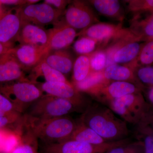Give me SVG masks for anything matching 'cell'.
Listing matches in <instances>:
<instances>
[{
  "instance_id": "cell-30",
  "label": "cell",
  "mask_w": 153,
  "mask_h": 153,
  "mask_svg": "<svg viewBox=\"0 0 153 153\" xmlns=\"http://www.w3.org/2000/svg\"><path fill=\"white\" fill-rule=\"evenodd\" d=\"M127 13L132 14L153 10V0L123 1Z\"/></svg>"
},
{
  "instance_id": "cell-32",
  "label": "cell",
  "mask_w": 153,
  "mask_h": 153,
  "mask_svg": "<svg viewBox=\"0 0 153 153\" xmlns=\"http://www.w3.org/2000/svg\"><path fill=\"white\" fill-rule=\"evenodd\" d=\"M144 149L143 143H129L127 144L114 148L106 153H141Z\"/></svg>"
},
{
  "instance_id": "cell-33",
  "label": "cell",
  "mask_w": 153,
  "mask_h": 153,
  "mask_svg": "<svg viewBox=\"0 0 153 153\" xmlns=\"http://www.w3.org/2000/svg\"><path fill=\"white\" fill-rule=\"evenodd\" d=\"M139 131L143 135L145 153H153V139L147 128L143 126H139Z\"/></svg>"
},
{
  "instance_id": "cell-17",
  "label": "cell",
  "mask_w": 153,
  "mask_h": 153,
  "mask_svg": "<svg viewBox=\"0 0 153 153\" xmlns=\"http://www.w3.org/2000/svg\"><path fill=\"white\" fill-rule=\"evenodd\" d=\"M133 14L129 29L142 42L153 40V10Z\"/></svg>"
},
{
  "instance_id": "cell-31",
  "label": "cell",
  "mask_w": 153,
  "mask_h": 153,
  "mask_svg": "<svg viewBox=\"0 0 153 153\" xmlns=\"http://www.w3.org/2000/svg\"><path fill=\"white\" fill-rule=\"evenodd\" d=\"M88 55L90 59L91 71H103L106 66L107 55L102 49H98Z\"/></svg>"
},
{
  "instance_id": "cell-20",
  "label": "cell",
  "mask_w": 153,
  "mask_h": 153,
  "mask_svg": "<svg viewBox=\"0 0 153 153\" xmlns=\"http://www.w3.org/2000/svg\"><path fill=\"white\" fill-rule=\"evenodd\" d=\"M111 82L105 77L103 71H91L88 76L83 80L71 83L79 92L87 93L91 96Z\"/></svg>"
},
{
  "instance_id": "cell-14",
  "label": "cell",
  "mask_w": 153,
  "mask_h": 153,
  "mask_svg": "<svg viewBox=\"0 0 153 153\" xmlns=\"http://www.w3.org/2000/svg\"><path fill=\"white\" fill-rule=\"evenodd\" d=\"M123 28L122 23L117 25L106 23H97L77 33V36H85L97 41L99 49H103L119 31Z\"/></svg>"
},
{
  "instance_id": "cell-16",
  "label": "cell",
  "mask_w": 153,
  "mask_h": 153,
  "mask_svg": "<svg viewBox=\"0 0 153 153\" xmlns=\"http://www.w3.org/2000/svg\"><path fill=\"white\" fill-rule=\"evenodd\" d=\"M9 51L0 57V84L29 81L25 77V70Z\"/></svg>"
},
{
  "instance_id": "cell-3",
  "label": "cell",
  "mask_w": 153,
  "mask_h": 153,
  "mask_svg": "<svg viewBox=\"0 0 153 153\" xmlns=\"http://www.w3.org/2000/svg\"><path fill=\"white\" fill-rule=\"evenodd\" d=\"M142 93L124 96L114 100L106 105L126 122L139 124L150 107Z\"/></svg>"
},
{
  "instance_id": "cell-43",
  "label": "cell",
  "mask_w": 153,
  "mask_h": 153,
  "mask_svg": "<svg viewBox=\"0 0 153 153\" xmlns=\"http://www.w3.org/2000/svg\"><path fill=\"white\" fill-rule=\"evenodd\" d=\"M6 130V129L5 128L1 129H0V143H1V142L2 140L3 137H4Z\"/></svg>"
},
{
  "instance_id": "cell-46",
  "label": "cell",
  "mask_w": 153,
  "mask_h": 153,
  "mask_svg": "<svg viewBox=\"0 0 153 153\" xmlns=\"http://www.w3.org/2000/svg\"><path fill=\"white\" fill-rule=\"evenodd\" d=\"M2 5L1 4V3H0V16H1L3 10H4L2 9Z\"/></svg>"
},
{
  "instance_id": "cell-12",
  "label": "cell",
  "mask_w": 153,
  "mask_h": 153,
  "mask_svg": "<svg viewBox=\"0 0 153 153\" xmlns=\"http://www.w3.org/2000/svg\"><path fill=\"white\" fill-rule=\"evenodd\" d=\"M9 51L24 70L33 69L47 55L45 49L29 44H20Z\"/></svg>"
},
{
  "instance_id": "cell-7",
  "label": "cell",
  "mask_w": 153,
  "mask_h": 153,
  "mask_svg": "<svg viewBox=\"0 0 153 153\" xmlns=\"http://www.w3.org/2000/svg\"><path fill=\"white\" fill-rule=\"evenodd\" d=\"M20 16L24 22L42 27L57 24L64 12L56 10L45 3L26 4L17 7Z\"/></svg>"
},
{
  "instance_id": "cell-28",
  "label": "cell",
  "mask_w": 153,
  "mask_h": 153,
  "mask_svg": "<svg viewBox=\"0 0 153 153\" xmlns=\"http://www.w3.org/2000/svg\"><path fill=\"white\" fill-rule=\"evenodd\" d=\"M21 141V137L17 133L6 129L0 143V153H11Z\"/></svg>"
},
{
  "instance_id": "cell-41",
  "label": "cell",
  "mask_w": 153,
  "mask_h": 153,
  "mask_svg": "<svg viewBox=\"0 0 153 153\" xmlns=\"http://www.w3.org/2000/svg\"><path fill=\"white\" fill-rule=\"evenodd\" d=\"M13 47V44H5L0 42V57Z\"/></svg>"
},
{
  "instance_id": "cell-15",
  "label": "cell",
  "mask_w": 153,
  "mask_h": 153,
  "mask_svg": "<svg viewBox=\"0 0 153 153\" xmlns=\"http://www.w3.org/2000/svg\"><path fill=\"white\" fill-rule=\"evenodd\" d=\"M46 95L65 99L70 100L79 107L83 105V97L71 82H45L39 87Z\"/></svg>"
},
{
  "instance_id": "cell-1",
  "label": "cell",
  "mask_w": 153,
  "mask_h": 153,
  "mask_svg": "<svg viewBox=\"0 0 153 153\" xmlns=\"http://www.w3.org/2000/svg\"><path fill=\"white\" fill-rule=\"evenodd\" d=\"M80 121L108 142L125 139L129 134L126 122L102 104L88 105Z\"/></svg>"
},
{
  "instance_id": "cell-6",
  "label": "cell",
  "mask_w": 153,
  "mask_h": 153,
  "mask_svg": "<svg viewBox=\"0 0 153 153\" xmlns=\"http://www.w3.org/2000/svg\"><path fill=\"white\" fill-rule=\"evenodd\" d=\"M63 16L62 21L76 30L81 31L100 22L93 8L86 1H71Z\"/></svg>"
},
{
  "instance_id": "cell-4",
  "label": "cell",
  "mask_w": 153,
  "mask_h": 153,
  "mask_svg": "<svg viewBox=\"0 0 153 153\" xmlns=\"http://www.w3.org/2000/svg\"><path fill=\"white\" fill-rule=\"evenodd\" d=\"M32 104L29 117L38 120L65 116L79 108L68 100L47 95H43Z\"/></svg>"
},
{
  "instance_id": "cell-39",
  "label": "cell",
  "mask_w": 153,
  "mask_h": 153,
  "mask_svg": "<svg viewBox=\"0 0 153 153\" xmlns=\"http://www.w3.org/2000/svg\"><path fill=\"white\" fill-rule=\"evenodd\" d=\"M2 5L15 6L20 7L27 4V0H0Z\"/></svg>"
},
{
  "instance_id": "cell-8",
  "label": "cell",
  "mask_w": 153,
  "mask_h": 153,
  "mask_svg": "<svg viewBox=\"0 0 153 153\" xmlns=\"http://www.w3.org/2000/svg\"><path fill=\"white\" fill-rule=\"evenodd\" d=\"M128 138L115 142H108L101 144H91L73 140L53 143L49 149L50 153H106L114 148L130 143Z\"/></svg>"
},
{
  "instance_id": "cell-22",
  "label": "cell",
  "mask_w": 153,
  "mask_h": 153,
  "mask_svg": "<svg viewBox=\"0 0 153 153\" xmlns=\"http://www.w3.org/2000/svg\"><path fill=\"white\" fill-rule=\"evenodd\" d=\"M144 42H128L115 52L113 55V64H126L133 61L137 57Z\"/></svg>"
},
{
  "instance_id": "cell-13",
  "label": "cell",
  "mask_w": 153,
  "mask_h": 153,
  "mask_svg": "<svg viewBox=\"0 0 153 153\" xmlns=\"http://www.w3.org/2000/svg\"><path fill=\"white\" fill-rule=\"evenodd\" d=\"M49 38V30L23 21L16 41H19L20 44H29L41 47L45 49L47 52Z\"/></svg>"
},
{
  "instance_id": "cell-24",
  "label": "cell",
  "mask_w": 153,
  "mask_h": 153,
  "mask_svg": "<svg viewBox=\"0 0 153 153\" xmlns=\"http://www.w3.org/2000/svg\"><path fill=\"white\" fill-rule=\"evenodd\" d=\"M68 140H73L94 145L101 144L108 142L81 121L77 124L75 130Z\"/></svg>"
},
{
  "instance_id": "cell-44",
  "label": "cell",
  "mask_w": 153,
  "mask_h": 153,
  "mask_svg": "<svg viewBox=\"0 0 153 153\" xmlns=\"http://www.w3.org/2000/svg\"><path fill=\"white\" fill-rule=\"evenodd\" d=\"M40 1L39 0H27V4H34Z\"/></svg>"
},
{
  "instance_id": "cell-18",
  "label": "cell",
  "mask_w": 153,
  "mask_h": 153,
  "mask_svg": "<svg viewBox=\"0 0 153 153\" xmlns=\"http://www.w3.org/2000/svg\"><path fill=\"white\" fill-rule=\"evenodd\" d=\"M44 60L48 65L64 75L72 71L75 61L67 49L49 52L44 57Z\"/></svg>"
},
{
  "instance_id": "cell-26",
  "label": "cell",
  "mask_w": 153,
  "mask_h": 153,
  "mask_svg": "<svg viewBox=\"0 0 153 153\" xmlns=\"http://www.w3.org/2000/svg\"><path fill=\"white\" fill-rule=\"evenodd\" d=\"M72 82H80L91 72L90 59L87 55H80L74 61L72 69Z\"/></svg>"
},
{
  "instance_id": "cell-5",
  "label": "cell",
  "mask_w": 153,
  "mask_h": 153,
  "mask_svg": "<svg viewBox=\"0 0 153 153\" xmlns=\"http://www.w3.org/2000/svg\"><path fill=\"white\" fill-rule=\"evenodd\" d=\"M0 93L16 106L18 111L23 105L32 104L43 96L39 87L30 81H18L0 84Z\"/></svg>"
},
{
  "instance_id": "cell-19",
  "label": "cell",
  "mask_w": 153,
  "mask_h": 153,
  "mask_svg": "<svg viewBox=\"0 0 153 153\" xmlns=\"http://www.w3.org/2000/svg\"><path fill=\"white\" fill-rule=\"evenodd\" d=\"M88 3L102 15L122 23L125 11L120 1L117 0H90Z\"/></svg>"
},
{
  "instance_id": "cell-38",
  "label": "cell",
  "mask_w": 153,
  "mask_h": 153,
  "mask_svg": "<svg viewBox=\"0 0 153 153\" xmlns=\"http://www.w3.org/2000/svg\"><path fill=\"white\" fill-rule=\"evenodd\" d=\"M138 125H143L148 126L153 130V107L151 108L150 105L149 108L146 113L144 117Z\"/></svg>"
},
{
  "instance_id": "cell-2",
  "label": "cell",
  "mask_w": 153,
  "mask_h": 153,
  "mask_svg": "<svg viewBox=\"0 0 153 153\" xmlns=\"http://www.w3.org/2000/svg\"><path fill=\"white\" fill-rule=\"evenodd\" d=\"M31 131L34 136L46 142L54 143L69 139L76 128L77 124L68 117L47 120L29 117Z\"/></svg>"
},
{
  "instance_id": "cell-10",
  "label": "cell",
  "mask_w": 153,
  "mask_h": 153,
  "mask_svg": "<svg viewBox=\"0 0 153 153\" xmlns=\"http://www.w3.org/2000/svg\"><path fill=\"white\" fill-rule=\"evenodd\" d=\"M49 41L46 49L47 54L51 51L67 49L77 36L76 30L62 20L49 30Z\"/></svg>"
},
{
  "instance_id": "cell-25",
  "label": "cell",
  "mask_w": 153,
  "mask_h": 153,
  "mask_svg": "<svg viewBox=\"0 0 153 153\" xmlns=\"http://www.w3.org/2000/svg\"><path fill=\"white\" fill-rule=\"evenodd\" d=\"M153 63V40L144 42L136 58L131 63L124 65L134 70L139 66H149Z\"/></svg>"
},
{
  "instance_id": "cell-11",
  "label": "cell",
  "mask_w": 153,
  "mask_h": 153,
  "mask_svg": "<svg viewBox=\"0 0 153 153\" xmlns=\"http://www.w3.org/2000/svg\"><path fill=\"white\" fill-rule=\"evenodd\" d=\"M23 21L17 7L3 10L0 16V42L13 44L16 41Z\"/></svg>"
},
{
  "instance_id": "cell-35",
  "label": "cell",
  "mask_w": 153,
  "mask_h": 153,
  "mask_svg": "<svg viewBox=\"0 0 153 153\" xmlns=\"http://www.w3.org/2000/svg\"><path fill=\"white\" fill-rule=\"evenodd\" d=\"M71 1L67 0H45L44 3L52 6L54 8L61 12H64L71 2Z\"/></svg>"
},
{
  "instance_id": "cell-9",
  "label": "cell",
  "mask_w": 153,
  "mask_h": 153,
  "mask_svg": "<svg viewBox=\"0 0 153 153\" xmlns=\"http://www.w3.org/2000/svg\"><path fill=\"white\" fill-rule=\"evenodd\" d=\"M143 88L132 83L112 81L91 96L99 102L107 105L114 100L132 94L143 92Z\"/></svg>"
},
{
  "instance_id": "cell-27",
  "label": "cell",
  "mask_w": 153,
  "mask_h": 153,
  "mask_svg": "<svg viewBox=\"0 0 153 153\" xmlns=\"http://www.w3.org/2000/svg\"><path fill=\"white\" fill-rule=\"evenodd\" d=\"M73 49L78 55H88L99 48V44L92 38L81 36L73 44Z\"/></svg>"
},
{
  "instance_id": "cell-45",
  "label": "cell",
  "mask_w": 153,
  "mask_h": 153,
  "mask_svg": "<svg viewBox=\"0 0 153 153\" xmlns=\"http://www.w3.org/2000/svg\"><path fill=\"white\" fill-rule=\"evenodd\" d=\"M145 126H146V128H147L148 130L149 131V132L150 133V134H151V135L152 136V137L153 139V130L151 128H150L149 127H148V126H145V125H143Z\"/></svg>"
},
{
  "instance_id": "cell-29",
  "label": "cell",
  "mask_w": 153,
  "mask_h": 153,
  "mask_svg": "<svg viewBox=\"0 0 153 153\" xmlns=\"http://www.w3.org/2000/svg\"><path fill=\"white\" fill-rule=\"evenodd\" d=\"M135 75L143 87H153V66H140L134 70Z\"/></svg>"
},
{
  "instance_id": "cell-34",
  "label": "cell",
  "mask_w": 153,
  "mask_h": 153,
  "mask_svg": "<svg viewBox=\"0 0 153 153\" xmlns=\"http://www.w3.org/2000/svg\"><path fill=\"white\" fill-rule=\"evenodd\" d=\"M0 109L8 113L18 112L15 105L1 93H0Z\"/></svg>"
},
{
  "instance_id": "cell-21",
  "label": "cell",
  "mask_w": 153,
  "mask_h": 153,
  "mask_svg": "<svg viewBox=\"0 0 153 153\" xmlns=\"http://www.w3.org/2000/svg\"><path fill=\"white\" fill-rule=\"evenodd\" d=\"M105 77L111 81H122L134 83L144 88L138 81L134 70L126 65L114 64L107 66L103 70Z\"/></svg>"
},
{
  "instance_id": "cell-37",
  "label": "cell",
  "mask_w": 153,
  "mask_h": 153,
  "mask_svg": "<svg viewBox=\"0 0 153 153\" xmlns=\"http://www.w3.org/2000/svg\"><path fill=\"white\" fill-rule=\"evenodd\" d=\"M18 113L14 114L8 116L0 117V129H4L7 126L14 123L18 120Z\"/></svg>"
},
{
  "instance_id": "cell-40",
  "label": "cell",
  "mask_w": 153,
  "mask_h": 153,
  "mask_svg": "<svg viewBox=\"0 0 153 153\" xmlns=\"http://www.w3.org/2000/svg\"><path fill=\"white\" fill-rule=\"evenodd\" d=\"M143 92H144L146 97L149 102V104L153 107V87H145Z\"/></svg>"
},
{
  "instance_id": "cell-42",
  "label": "cell",
  "mask_w": 153,
  "mask_h": 153,
  "mask_svg": "<svg viewBox=\"0 0 153 153\" xmlns=\"http://www.w3.org/2000/svg\"><path fill=\"white\" fill-rule=\"evenodd\" d=\"M16 113H18V112L8 113L0 109V117L8 116L11 115L13 114H14Z\"/></svg>"
},
{
  "instance_id": "cell-36",
  "label": "cell",
  "mask_w": 153,
  "mask_h": 153,
  "mask_svg": "<svg viewBox=\"0 0 153 153\" xmlns=\"http://www.w3.org/2000/svg\"><path fill=\"white\" fill-rule=\"evenodd\" d=\"M11 153H35V150L30 144L21 142Z\"/></svg>"
},
{
  "instance_id": "cell-23",
  "label": "cell",
  "mask_w": 153,
  "mask_h": 153,
  "mask_svg": "<svg viewBox=\"0 0 153 153\" xmlns=\"http://www.w3.org/2000/svg\"><path fill=\"white\" fill-rule=\"evenodd\" d=\"M33 74L35 79L32 82L34 83L38 77L41 76L45 82H70L65 75L48 65L43 59L39 64L33 68Z\"/></svg>"
}]
</instances>
